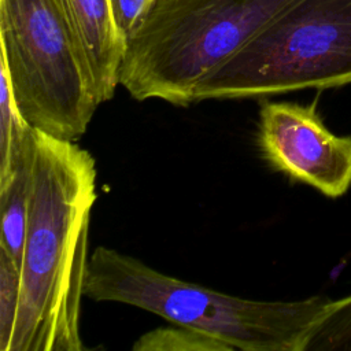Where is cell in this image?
Listing matches in <instances>:
<instances>
[{"mask_svg":"<svg viewBox=\"0 0 351 351\" xmlns=\"http://www.w3.org/2000/svg\"><path fill=\"white\" fill-rule=\"evenodd\" d=\"M89 151L34 129L21 303L8 351H82L81 302L96 202Z\"/></svg>","mask_w":351,"mask_h":351,"instance_id":"obj_1","label":"cell"},{"mask_svg":"<svg viewBox=\"0 0 351 351\" xmlns=\"http://www.w3.org/2000/svg\"><path fill=\"white\" fill-rule=\"evenodd\" d=\"M84 293L95 302L154 313L241 351H303L313 324L329 302L319 295L300 300L244 299L182 281L104 245L89 256Z\"/></svg>","mask_w":351,"mask_h":351,"instance_id":"obj_2","label":"cell"},{"mask_svg":"<svg viewBox=\"0 0 351 351\" xmlns=\"http://www.w3.org/2000/svg\"><path fill=\"white\" fill-rule=\"evenodd\" d=\"M292 0H152L125 43L119 85L136 100L195 103L199 81Z\"/></svg>","mask_w":351,"mask_h":351,"instance_id":"obj_3","label":"cell"},{"mask_svg":"<svg viewBox=\"0 0 351 351\" xmlns=\"http://www.w3.org/2000/svg\"><path fill=\"white\" fill-rule=\"evenodd\" d=\"M351 84V0H292L203 77L195 101L265 97Z\"/></svg>","mask_w":351,"mask_h":351,"instance_id":"obj_4","label":"cell"},{"mask_svg":"<svg viewBox=\"0 0 351 351\" xmlns=\"http://www.w3.org/2000/svg\"><path fill=\"white\" fill-rule=\"evenodd\" d=\"M0 64L23 118L78 140L100 106L63 0H0Z\"/></svg>","mask_w":351,"mask_h":351,"instance_id":"obj_5","label":"cell"},{"mask_svg":"<svg viewBox=\"0 0 351 351\" xmlns=\"http://www.w3.org/2000/svg\"><path fill=\"white\" fill-rule=\"evenodd\" d=\"M258 144L277 170L328 197L351 188V136L330 132L314 104L265 101Z\"/></svg>","mask_w":351,"mask_h":351,"instance_id":"obj_6","label":"cell"},{"mask_svg":"<svg viewBox=\"0 0 351 351\" xmlns=\"http://www.w3.org/2000/svg\"><path fill=\"white\" fill-rule=\"evenodd\" d=\"M63 1L97 101H108L119 86V69L125 52V40L115 27L110 1Z\"/></svg>","mask_w":351,"mask_h":351,"instance_id":"obj_7","label":"cell"},{"mask_svg":"<svg viewBox=\"0 0 351 351\" xmlns=\"http://www.w3.org/2000/svg\"><path fill=\"white\" fill-rule=\"evenodd\" d=\"M34 128H30L15 147L10 170L0 180L1 237L0 250L19 266L23 256L32 188H33Z\"/></svg>","mask_w":351,"mask_h":351,"instance_id":"obj_8","label":"cell"},{"mask_svg":"<svg viewBox=\"0 0 351 351\" xmlns=\"http://www.w3.org/2000/svg\"><path fill=\"white\" fill-rule=\"evenodd\" d=\"M303 351H351V293L329 299L313 324Z\"/></svg>","mask_w":351,"mask_h":351,"instance_id":"obj_9","label":"cell"},{"mask_svg":"<svg viewBox=\"0 0 351 351\" xmlns=\"http://www.w3.org/2000/svg\"><path fill=\"white\" fill-rule=\"evenodd\" d=\"M134 351H233L226 343L192 328L173 324L141 335Z\"/></svg>","mask_w":351,"mask_h":351,"instance_id":"obj_10","label":"cell"},{"mask_svg":"<svg viewBox=\"0 0 351 351\" xmlns=\"http://www.w3.org/2000/svg\"><path fill=\"white\" fill-rule=\"evenodd\" d=\"M30 128L18 108L7 71L0 64V180L7 176L15 147Z\"/></svg>","mask_w":351,"mask_h":351,"instance_id":"obj_11","label":"cell"},{"mask_svg":"<svg viewBox=\"0 0 351 351\" xmlns=\"http://www.w3.org/2000/svg\"><path fill=\"white\" fill-rule=\"evenodd\" d=\"M21 266L0 250V351H8L21 303Z\"/></svg>","mask_w":351,"mask_h":351,"instance_id":"obj_12","label":"cell"},{"mask_svg":"<svg viewBox=\"0 0 351 351\" xmlns=\"http://www.w3.org/2000/svg\"><path fill=\"white\" fill-rule=\"evenodd\" d=\"M112 19L121 37H129L137 22L149 8L152 0H108Z\"/></svg>","mask_w":351,"mask_h":351,"instance_id":"obj_13","label":"cell"}]
</instances>
